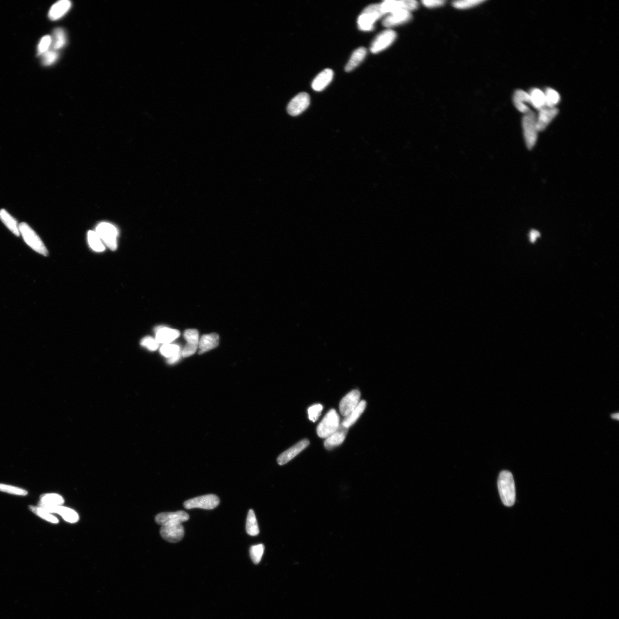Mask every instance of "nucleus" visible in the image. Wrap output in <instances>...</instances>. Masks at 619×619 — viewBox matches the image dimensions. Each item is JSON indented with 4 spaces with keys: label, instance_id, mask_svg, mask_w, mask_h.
Segmentation results:
<instances>
[{
    "label": "nucleus",
    "instance_id": "f257e3e1",
    "mask_svg": "<svg viewBox=\"0 0 619 619\" xmlns=\"http://www.w3.org/2000/svg\"><path fill=\"white\" fill-rule=\"evenodd\" d=\"M498 487L500 497L505 506L514 505L516 501V488L512 474L509 471H503L499 474Z\"/></svg>",
    "mask_w": 619,
    "mask_h": 619
},
{
    "label": "nucleus",
    "instance_id": "f03ea898",
    "mask_svg": "<svg viewBox=\"0 0 619 619\" xmlns=\"http://www.w3.org/2000/svg\"><path fill=\"white\" fill-rule=\"evenodd\" d=\"M384 16L380 4H373L365 8L360 15L357 21L359 28L362 31H371L374 28L375 23Z\"/></svg>",
    "mask_w": 619,
    "mask_h": 619
},
{
    "label": "nucleus",
    "instance_id": "7ed1b4c3",
    "mask_svg": "<svg viewBox=\"0 0 619 619\" xmlns=\"http://www.w3.org/2000/svg\"><path fill=\"white\" fill-rule=\"evenodd\" d=\"M523 132L527 148L532 149L535 146L538 138L537 115L530 110L522 119Z\"/></svg>",
    "mask_w": 619,
    "mask_h": 619
},
{
    "label": "nucleus",
    "instance_id": "20e7f679",
    "mask_svg": "<svg viewBox=\"0 0 619 619\" xmlns=\"http://www.w3.org/2000/svg\"><path fill=\"white\" fill-rule=\"evenodd\" d=\"M19 228L23 239L30 248L42 255L48 256V251L43 242L29 225L22 222L19 226Z\"/></svg>",
    "mask_w": 619,
    "mask_h": 619
},
{
    "label": "nucleus",
    "instance_id": "39448f33",
    "mask_svg": "<svg viewBox=\"0 0 619 619\" xmlns=\"http://www.w3.org/2000/svg\"><path fill=\"white\" fill-rule=\"evenodd\" d=\"M340 417L334 409L330 410L318 425L317 431L319 437L327 439L340 427Z\"/></svg>",
    "mask_w": 619,
    "mask_h": 619
},
{
    "label": "nucleus",
    "instance_id": "423d86ee",
    "mask_svg": "<svg viewBox=\"0 0 619 619\" xmlns=\"http://www.w3.org/2000/svg\"><path fill=\"white\" fill-rule=\"evenodd\" d=\"M95 232L111 251L117 249L118 230L114 225L107 222L101 223L96 228Z\"/></svg>",
    "mask_w": 619,
    "mask_h": 619
},
{
    "label": "nucleus",
    "instance_id": "0eeeda50",
    "mask_svg": "<svg viewBox=\"0 0 619 619\" xmlns=\"http://www.w3.org/2000/svg\"><path fill=\"white\" fill-rule=\"evenodd\" d=\"M220 504V499L216 495L209 494L192 498L184 503L186 509L195 508L212 510Z\"/></svg>",
    "mask_w": 619,
    "mask_h": 619
},
{
    "label": "nucleus",
    "instance_id": "6e6552de",
    "mask_svg": "<svg viewBox=\"0 0 619 619\" xmlns=\"http://www.w3.org/2000/svg\"><path fill=\"white\" fill-rule=\"evenodd\" d=\"M384 15L390 14L399 10L413 11L417 9L418 2L414 0H401V1H385L380 3Z\"/></svg>",
    "mask_w": 619,
    "mask_h": 619
},
{
    "label": "nucleus",
    "instance_id": "1a4fd4ad",
    "mask_svg": "<svg viewBox=\"0 0 619 619\" xmlns=\"http://www.w3.org/2000/svg\"><path fill=\"white\" fill-rule=\"evenodd\" d=\"M397 38V34L394 30L388 29L380 33L375 38L371 46V52L373 53H378L389 47L394 43Z\"/></svg>",
    "mask_w": 619,
    "mask_h": 619
},
{
    "label": "nucleus",
    "instance_id": "9d476101",
    "mask_svg": "<svg viewBox=\"0 0 619 619\" xmlns=\"http://www.w3.org/2000/svg\"><path fill=\"white\" fill-rule=\"evenodd\" d=\"M189 519V515L185 511H178L176 512L160 513L157 515L155 521L157 524L162 526L182 524Z\"/></svg>",
    "mask_w": 619,
    "mask_h": 619
},
{
    "label": "nucleus",
    "instance_id": "9b49d317",
    "mask_svg": "<svg viewBox=\"0 0 619 619\" xmlns=\"http://www.w3.org/2000/svg\"><path fill=\"white\" fill-rule=\"evenodd\" d=\"M310 102V96L306 93H301L291 100L287 106L288 113L292 116H297L302 113Z\"/></svg>",
    "mask_w": 619,
    "mask_h": 619
},
{
    "label": "nucleus",
    "instance_id": "f8f14e48",
    "mask_svg": "<svg viewBox=\"0 0 619 619\" xmlns=\"http://www.w3.org/2000/svg\"><path fill=\"white\" fill-rule=\"evenodd\" d=\"M360 392L357 390H352L341 400L340 411L342 416L347 417L359 405Z\"/></svg>",
    "mask_w": 619,
    "mask_h": 619
},
{
    "label": "nucleus",
    "instance_id": "ddd939ff",
    "mask_svg": "<svg viewBox=\"0 0 619 619\" xmlns=\"http://www.w3.org/2000/svg\"><path fill=\"white\" fill-rule=\"evenodd\" d=\"M160 534L164 540L171 543H176L183 539L184 530L182 524L162 526Z\"/></svg>",
    "mask_w": 619,
    "mask_h": 619
},
{
    "label": "nucleus",
    "instance_id": "4468645a",
    "mask_svg": "<svg viewBox=\"0 0 619 619\" xmlns=\"http://www.w3.org/2000/svg\"><path fill=\"white\" fill-rule=\"evenodd\" d=\"M38 506L47 510L50 513H56L60 515L65 521L72 523V524L78 522L79 520L78 513L74 510L68 508V507L43 504H38Z\"/></svg>",
    "mask_w": 619,
    "mask_h": 619
},
{
    "label": "nucleus",
    "instance_id": "2eb2a0df",
    "mask_svg": "<svg viewBox=\"0 0 619 619\" xmlns=\"http://www.w3.org/2000/svg\"><path fill=\"white\" fill-rule=\"evenodd\" d=\"M184 337L185 338L187 344L182 350V356L190 357L193 355L197 351L199 341L198 330L193 329H187L184 333Z\"/></svg>",
    "mask_w": 619,
    "mask_h": 619
},
{
    "label": "nucleus",
    "instance_id": "dca6fc26",
    "mask_svg": "<svg viewBox=\"0 0 619 619\" xmlns=\"http://www.w3.org/2000/svg\"><path fill=\"white\" fill-rule=\"evenodd\" d=\"M310 444L309 440L303 439L298 442L293 447L287 449V451L284 452L280 455L278 458V463L280 466L287 464L290 460L293 459L295 456H297L300 453L304 450Z\"/></svg>",
    "mask_w": 619,
    "mask_h": 619
},
{
    "label": "nucleus",
    "instance_id": "f3484780",
    "mask_svg": "<svg viewBox=\"0 0 619 619\" xmlns=\"http://www.w3.org/2000/svg\"><path fill=\"white\" fill-rule=\"evenodd\" d=\"M558 113L559 110L556 107L545 106L540 109L537 116V126L538 131L541 132L547 128Z\"/></svg>",
    "mask_w": 619,
    "mask_h": 619
},
{
    "label": "nucleus",
    "instance_id": "a211bd4d",
    "mask_svg": "<svg viewBox=\"0 0 619 619\" xmlns=\"http://www.w3.org/2000/svg\"><path fill=\"white\" fill-rule=\"evenodd\" d=\"M411 17L412 16L409 11L406 10L395 11V12L388 14L387 16L384 18L383 25L386 28L394 27V26L403 24L409 21Z\"/></svg>",
    "mask_w": 619,
    "mask_h": 619
},
{
    "label": "nucleus",
    "instance_id": "6ab92c4d",
    "mask_svg": "<svg viewBox=\"0 0 619 619\" xmlns=\"http://www.w3.org/2000/svg\"><path fill=\"white\" fill-rule=\"evenodd\" d=\"M178 330L159 326L156 329V340L159 344H168L180 336Z\"/></svg>",
    "mask_w": 619,
    "mask_h": 619
},
{
    "label": "nucleus",
    "instance_id": "aec40b11",
    "mask_svg": "<svg viewBox=\"0 0 619 619\" xmlns=\"http://www.w3.org/2000/svg\"><path fill=\"white\" fill-rule=\"evenodd\" d=\"M219 341H220V337L216 333L205 334L202 336L199 341V355L217 348L219 345Z\"/></svg>",
    "mask_w": 619,
    "mask_h": 619
},
{
    "label": "nucleus",
    "instance_id": "412c9836",
    "mask_svg": "<svg viewBox=\"0 0 619 619\" xmlns=\"http://www.w3.org/2000/svg\"><path fill=\"white\" fill-rule=\"evenodd\" d=\"M348 432V429L345 428L340 424L337 431L327 438L324 443L325 448L328 450H332L333 448L341 445L345 440Z\"/></svg>",
    "mask_w": 619,
    "mask_h": 619
},
{
    "label": "nucleus",
    "instance_id": "4be33fe9",
    "mask_svg": "<svg viewBox=\"0 0 619 619\" xmlns=\"http://www.w3.org/2000/svg\"><path fill=\"white\" fill-rule=\"evenodd\" d=\"M334 76L331 69H325L319 74L312 83L313 89L315 91H322L332 82Z\"/></svg>",
    "mask_w": 619,
    "mask_h": 619
},
{
    "label": "nucleus",
    "instance_id": "5701e85b",
    "mask_svg": "<svg viewBox=\"0 0 619 619\" xmlns=\"http://www.w3.org/2000/svg\"><path fill=\"white\" fill-rule=\"evenodd\" d=\"M71 5V2L68 0H61L55 3L49 10L48 16L50 20H59L70 10Z\"/></svg>",
    "mask_w": 619,
    "mask_h": 619
},
{
    "label": "nucleus",
    "instance_id": "b1692460",
    "mask_svg": "<svg viewBox=\"0 0 619 619\" xmlns=\"http://www.w3.org/2000/svg\"><path fill=\"white\" fill-rule=\"evenodd\" d=\"M513 102L517 109L522 113L526 114L530 110L526 103L531 104L530 95L526 92L519 90L515 92Z\"/></svg>",
    "mask_w": 619,
    "mask_h": 619
},
{
    "label": "nucleus",
    "instance_id": "393cba45",
    "mask_svg": "<svg viewBox=\"0 0 619 619\" xmlns=\"http://www.w3.org/2000/svg\"><path fill=\"white\" fill-rule=\"evenodd\" d=\"M367 406V402L365 401H361L359 402V405L356 407L352 412L350 413L347 417H345L344 421H342L341 425L345 428L349 429V427L355 423L356 421L358 420L361 415L363 414L365 407Z\"/></svg>",
    "mask_w": 619,
    "mask_h": 619
},
{
    "label": "nucleus",
    "instance_id": "a878e982",
    "mask_svg": "<svg viewBox=\"0 0 619 619\" xmlns=\"http://www.w3.org/2000/svg\"><path fill=\"white\" fill-rule=\"evenodd\" d=\"M367 49L360 47L353 52L349 62L345 67L346 72H351L359 65L367 55Z\"/></svg>",
    "mask_w": 619,
    "mask_h": 619
},
{
    "label": "nucleus",
    "instance_id": "bb28decb",
    "mask_svg": "<svg viewBox=\"0 0 619 619\" xmlns=\"http://www.w3.org/2000/svg\"><path fill=\"white\" fill-rule=\"evenodd\" d=\"M0 219L15 235L18 237L20 236V228H19L20 225L18 224L16 219L11 216L5 209L0 210Z\"/></svg>",
    "mask_w": 619,
    "mask_h": 619
},
{
    "label": "nucleus",
    "instance_id": "cd10ccee",
    "mask_svg": "<svg viewBox=\"0 0 619 619\" xmlns=\"http://www.w3.org/2000/svg\"><path fill=\"white\" fill-rule=\"evenodd\" d=\"M246 531L249 536H256L260 532L255 514L252 509L249 510L248 514L247 522H246Z\"/></svg>",
    "mask_w": 619,
    "mask_h": 619
},
{
    "label": "nucleus",
    "instance_id": "c85d7f7f",
    "mask_svg": "<svg viewBox=\"0 0 619 619\" xmlns=\"http://www.w3.org/2000/svg\"><path fill=\"white\" fill-rule=\"evenodd\" d=\"M531 105L536 109L540 110L545 107V94L537 88H534L529 94Z\"/></svg>",
    "mask_w": 619,
    "mask_h": 619
},
{
    "label": "nucleus",
    "instance_id": "c756f323",
    "mask_svg": "<svg viewBox=\"0 0 619 619\" xmlns=\"http://www.w3.org/2000/svg\"><path fill=\"white\" fill-rule=\"evenodd\" d=\"M52 38V46L54 51L62 48L67 43L66 35L64 30L61 28H57L54 30Z\"/></svg>",
    "mask_w": 619,
    "mask_h": 619
},
{
    "label": "nucleus",
    "instance_id": "7c9ffc66",
    "mask_svg": "<svg viewBox=\"0 0 619 619\" xmlns=\"http://www.w3.org/2000/svg\"><path fill=\"white\" fill-rule=\"evenodd\" d=\"M64 503V500L61 495L56 494H47L42 495L38 504L61 506Z\"/></svg>",
    "mask_w": 619,
    "mask_h": 619
},
{
    "label": "nucleus",
    "instance_id": "2f4dec72",
    "mask_svg": "<svg viewBox=\"0 0 619 619\" xmlns=\"http://www.w3.org/2000/svg\"><path fill=\"white\" fill-rule=\"evenodd\" d=\"M88 241L90 247L95 252H102L105 251V246L97 233L89 231L88 233Z\"/></svg>",
    "mask_w": 619,
    "mask_h": 619
},
{
    "label": "nucleus",
    "instance_id": "473e14b6",
    "mask_svg": "<svg viewBox=\"0 0 619 619\" xmlns=\"http://www.w3.org/2000/svg\"><path fill=\"white\" fill-rule=\"evenodd\" d=\"M544 94L546 106L555 107V106L560 102V97L558 92L552 88H548Z\"/></svg>",
    "mask_w": 619,
    "mask_h": 619
},
{
    "label": "nucleus",
    "instance_id": "72a5a7b5",
    "mask_svg": "<svg viewBox=\"0 0 619 619\" xmlns=\"http://www.w3.org/2000/svg\"><path fill=\"white\" fill-rule=\"evenodd\" d=\"M30 510L32 511L37 516L44 519V520L53 523V524H57L59 522L58 519L55 516H52L48 511L45 510L42 507L38 506H30Z\"/></svg>",
    "mask_w": 619,
    "mask_h": 619
},
{
    "label": "nucleus",
    "instance_id": "f704fd0d",
    "mask_svg": "<svg viewBox=\"0 0 619 619\" xmlns=\"http://www.w3.org/2000/svg\"><path fill=\"white\" fill-rule=\"evenodd\" d=\"M264 548L263 544L253 545L250 548V556L254 564H258L260 562L262 559Z\"/></svg>",
    "mask_w": 619,
    "mask_h": 619
},
{
    "label": "nucleus",
    "instance_id": "c9c22d12",
    "mask_svg": "<svg viewBox=\"0 0 619 619\" xmlns=\"http://www.w3.org/2000/svg\"><path fill=\"white\" fill-rule=\"evenodd\" d=\"M485 2L483 0H462L453 2V6L457 9H467L474 7Z\"/></svg>",
    "mask_w": 619,
    "mask_h": 619
},
{
    "label": "nucleus",
    "instance_id": "e433bc0d",
    "mask_svg": "<svg viewBox=\"0 0 619 619\" xmlns=\"http://www.w3.org/2000/svg\"><path fill=\"white\" fill-rule=\"evenodd\" d=\"M181 351H182V350H181L179 346L175 344H163L160 348L161 355L168 359L175 356Z\"/></svg>",
    "mask_w": 619,
    "mask_h": 619
},
{
    "label": "nucleus",
    "instance_id": "4c0bfd02",
    "mask_svg": "<svg viewBox=\"0 0 619 619\" xmlns=\"http://www.w3.org/2000/svg\"><path fill=\"white\" fill-rule=\"evenodd\" d=\"M52 38L51 36L47 35L42 38L39 44L38 45V55H43L45 53L48 51L50 47L52 45Z\"/></svg>",
    "mask_w": 619,
    "mask_h": 619
},
{
    "label": "nucleus",
    "instance_id": "58836bf2",
    "mask_svg": "<svg viewBox=\"0 0 619 619\" xmlns=\"http://www.w3.org/2000/svg\"><path fill=\"white\" fill-rule=\"evenodd\" d=\"M0 491L21 496H25L28 494L27 491L21 489V488L7 485V484H0Z\"/></svg>",
    "mask_w": 619,
    "mask_h": 619
},
{
    "label": "nucleus",
    "instance_id": "ea45409f",
    "mask_svg": "<svg viewBox=\"0 0 619 619\" xmlns=\"http://www.w3.org/2000/svg\"><path fill=\"white\" fill-rule=\"evenodd\" d=\"M42 56H43V57H42V63L45 65V66H48V65L55 63L59 57L58 53L54 51V50L48 51Z\"/></svg>",
    "mask_w": 619,
    "mask_h": 619
},
{
    "label": "nucleus",
    "instance_id": "a19ab883",
    "mask_svg": "<svg viewBox=\"0 0 619 619\" xmlns=\"http://www.w3.org/2000/svg\"><path fill=\"white\" fill-rule=\"evenodd\" d=\"M323 407L320 404H315L309 407L308 409L309 420L314 422L317 421L320 416Z\"/></svg>",
    "mask_w": 619,
    "mask_h": 619
},
{
    "label": "nucleus",
    "instance_id": "79ce46f5",
    "mask_svg": "<svg viewBox=\"0 0 619 619\" xmlns=\"http://www.w3.org/2000/svg\"><path fill=\"white\" fill-rule=\"evenodd\" d=\"M141 344L151 351H156L158 347H159V345L156 340L151 337H147L143 338L141 342Z\"/></svg>",
    "mask_w": 619,
    "mask_h": 619
},
{
    "label": "nucleus",
    "instance_id": "37998d69",
    "mask_svg": "<svg viewBox=\"0 0 619 619\" xmlns=\"http://www.w3.org/2000/svg\"><path fill=\"white\" fill-rule=\"evenodd\" d=\"M445 2L442 0H424L423 5L428 8H436L444 5Z\"/></svg>",
    "mask_w": 619,
    "mask_h": 619
},
{
    "label": "nucleus",
    "instance_id": "c03bdc74",
    "mask_svg": "<svg viewBox=\"0 0 619 619\" xmlns=\"http://www.w3.org/2000/svg\"><path fill=\"white\" fill-rule=\"evenodd\" d=\"M182 351L179 353L176 354L175 356L170 357V358H168L167 360L168 363L169 364H173L178 362V361L180 359L181 357L182 356Z\"/></svg>",
    "mask_w": 619,
    "mask_h": 619
},
{
    "label": "nucleus",
    "instance_id": "a18cd8bd",
    "mask_svg": "<svg viewBox=\"0 0 619 619\" xmlns=\"http://www.w3.org/2000/svg\"><path fill=\"white\" fill-rule=\"evenodd\" d=\"M539 236H540V233L539 232L537 231V230H533L530 233V235H529L530 240V241L532 242V243H534V242H535L537 238Z\"/></svg>",
    "mask_w": 619,
    "mask_h": 619
},
{
    "label": "nucleus",
    "instance_id": "49530a36",
    "mask_svg": "<svg viewBox=\"0 0 619 619\" xmlns=\"http://www.w3.org/2000/svg\"><path fill=\"white\" fill-rule=\"evenodd\" d=\"M612 418L613 419H615V420H619V413H617L613 414L612 415Z\"/></svg>",
    "mask_w": 619,
    "mask_h": 619
}]
</instances>
